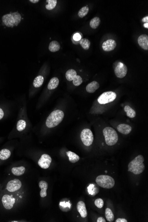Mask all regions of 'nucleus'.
<instances>
[{
	"instance_id": "obj_20",
	"label": "nucleus",
	"mask_w": 148,
	"mask_h": 222,
	"mask_svg": "<svg viewBox=\"0 0 148 222\" xmlns=\"http://www.w3.org/2000/svg\"><path fill=\"white\" fill-rule=\"evenodd\" d=\"M25 171V167L20 166L18 167H14L11 170L12 173L15 176H20L23 175Z\"/></svg>"
},
{
	"instance_id": "obj_32",
	"label": "nucleus",
	"mask_w": 148,
	"mask_h": 222,
	"mask_svg": "<svg viewBox=\"0 0 148 222\" xmlns=\"http://www.w3.org/2000/svg\"><path fill=\"white\" fill-rule=\"evenodd\" d=\"M88 189L89 193L92 196L96 195L98 192V191H96V190H98V189L97 188H95V185L93 184L90 185L88 187Z\"/></svg>"
},
{
	"instance_id": "obj_6",
	"label": "nucleus",
	"mask_w": 148,
	"mask_h": 222,
	"mask_svg": "<svg viewBox=\"0 0 148 222\" xmlns=\"http://www.w3.org/2000/svg\"><path fill=\"white\" fill-rule=\"evenodd\" d=\"M117 97V95L113 91H107L103 93L98 98V101L100 104H106L113 102Z\"/></svg>"
},
{
	"instance_id": "obj_17",
	"label": "nucleus",
	"mask_w": 148,
	"mask_h": 222,
	"mask_svg": "<svg viewBox=\"0 0 148 222\" xmlns=\"http://www.w3.org/2000/svg\"><path fill=\"white\" fill-rule=\"evenodd\" d=\"M99 88V84L97 82L94 81L89 83L86 87V90L89 93H93L98 89Z\"/></svg>"
},
{
	"instance_id": "obj_22",
	"label": "nucleus",
	"mask_w": 148,
	"mask_h": 222,
	"mask_svg": "<svg viewBox=\"0 0 148 222\" xmlns=\"http://www.w3.org/2000/svg\"><path fill=\"white\" fill-rule=\"evenodd\" d=\"M60 48V43L57 41H52L50 43L49 50L50 52H55L59 51Z\"/></svg>"
},
{
	"instance_id": "obj_34",
	"label": "nucleus",
	"mask_w": 148,
	"mask_h": 222,
	"mask_svg": "<svg viewBox=\"0 0 148 222\" xmlns=\"http://www.w3.org/2000/svg\"><path fill=\"white\" fill-rule=\"evenodd\" d=\"M95 204L97 208H101L103 207L104 202L102 199L98 198L95 200Z\"/></svg>"
},
{
	"instance_id": "obj_9",
	"label": "nucleus",
	"mask_w": 148,
	"mask_h": 222,
	"mask_svg": "<svg viewBox=\"0 0 148 222\" xmlns=\"http://www.w3.org/2000/svg\"><path fill=\"white\" fill-rule=\"evenodd\" d=\"M1 201L4 208L7 210L11 209L15 203L14 198L8 194L4 195L2 196Z\"/></svg>"
},
{
	"instance_id": "obj_33",
	"label": "nucleus",
	"mask_w": 148,
	"mask_h": 222,
	"mask_svg": "<svg viewBox=\"0 0 148 222\" xmlns=\"http://www.w3.org/2000/svg\"><path fill=\"white\" fill-rule=\"evenodd\" d=\"M83 83L82 77L80 75H77L75 78L73 80V84L75 86H79Z\"/></svg>"
},
{
	"instance_id": "obj_21",
	"label": "nucleus",
	"mask_w": 148,
	"mask_h": 222,
	"mask_svg": "<svg viewBox=\"0 0 148 222\" xmlns=\"http://www.w3.org/2000/svg\"><path fill=\"white\" fill-rule=\"evenodd\" d=\"M77 75V72L75 70L70 69L68 70L66 73V79L69 81H73Z\"/></svg>"
},
{
	"instance_id": "obj_1",
	"label": "nucleus",
	"mask_w": 148,
	"mask_h": 222,
	"mask_svg": "<svg viewBox=\"0 0 148 222\" xmlns=\"http://www.w3.org/2000/svg\"><path fill=\"white\" fill-rule=\"evenodd\" d=\"M144 161V158L143 156H137L129 164L128 171L135 175L142 173L145 169Z\"/></svg>"
},
{
	"instance_id": "obj_28",
	"label": "nucleus",
	"mask_w": 148,
	"mask_h": 222,
	"mask_svg": "<svg viewBox=\"0 0 148 222\" xmlns=\"http://www.w3.org/2000/svg\"><path fill=\"white\" fill-rule=\"evenodd\" d=\"M105 216L107 221L113 222L114 220V215L111 209L107 208L105 211Z\"/></svg>"
},
{
	"instance_id": "obj_35",
	"label": "nucleus",
	"mask_w": 148,
	"mask_h": 222,
	"mask_svg": "<svg viewBox=\"0 0 148 222\" xmlns=\"http://www.w3.org/2000/svg\"><path fill=\"white\" fill-rule=\"evenodd\" d=\"M82 39L81 35L80 33H76L74 34L72 36V40L75 41L74 43L76 44V42H80V40ZM72 40V41H73Z\"/></svg>"
},
{
	"instance_id": "obj_37",
	"label": "nucleus",
	"mask_w": 148,
	"mask_h": 222,
	"mask_svg": "<svg viewBox=\"0 0 148 222\" xmlns=\"http://www.w3.org/2000/svg\"><path fill=\"white\" fill-rule=\"evenodd\" d=\"M4 113L2 109L0 108V120H1V119L4 117Z\"/></svg>"
},
{
	"instance_id": "obj_30",
	"label": "nucleus",
	"mask_w": 148,
	"mask_h": 222,
	"mask_svg": "<svg viewBox=\"0 0 148 222\" xmlns=\"http://www.w3.org/2000/svg\"><path fill=\"white\" fill-rule=\"evenodd\" d=\"M26 126V121L24 120H20L18 121L17 123V130L18 131H22L23 130H24L25 129Z\"/></svg>"
},
{
	"instance_id": "obj_2",
	"label": "nucleus",
	"mask_w": 148,
	"mask_h": 222,
	"mask_svg": "<svg viewBox=\"0 0 148 222\" xmlns=\"http://www.w3.org/2000/svg\"><path fill=\"white\" fill-rule=\"evenodd\" d=\"M64 116V113L61 110H57L52 112L46 121L47 127L52 128L58 126L62 121Z\"/></svg>"
},
{
	"instance_id": "obj_24",
	"label": "nucleus",
	"mask_w": 148,
	"mask_h": 222,
	"mask_svg": "<svg viewBox=\"0 0 148 222\" xmlns=\"http://www.w3.org/2000/svg\"><path fill=\"white\" fill-rule=\"evenodd\" d=\"M44 78L41 75L37 76L35 79L33 83V85L35 88H40L43 85L44 83Z\"/></svg>"
},
{
	"instance_id": "obj_38",
	"label": "nucleus",
	"mask_w": 148,
	"mask_h": 222,
	"mask_svg": "<svg viewBox=\"0 0 148 222\" xmlns=\"http://www.w3.org/2000/svg\"><path fill=\"white\" fill-rule=\"evenodd\" d=\"M97 222H106L105 219L103 217H99L98 218L97 220Z\"/></svg>"
},
{
	"instance_id": "obj_4",
	"label": "nucleus",
	"mask_w": 148,
	"mask_h": 222,
	"mask_svg": "<svg viewBox=\"0 0 148 222\" xmlns=\"http://www.w3.org/2000/svg\"><path fill=\"white\" fill-rule=\"evenodd\" d=\"M103 134L107 145L112 146L117 143L118 135L115 129L110 127H106L103 130Z\"/></svg>"
},
{
	"instance_id": "obj_15",
	"label": "nucleus",
	"mask_w": 148,
	"mask_h": 222,
	"mask_svg": "<svg viewBox=\"0 0 148 222\" xmlns=\"http://www.w3.org/2000/svg\"><path fill=\"white\" fill-rule=\"evenodd\" d=\"M117 129L120 133L125 135H128L132 131V127L129 125L121 124L117 126Z\"/></svg>"
},
{
	"instance_id": "obj_31",
	"label": "nucleus",
	"mask_w": 148,
	"mask_h": 222,
	"mask_svg": "<svg viewBox=\"0 0 148 222\" xmlns=\"http://www.w3.org/2000/svg\"><path fill=\"white\" fill-rule=\"evenodd\" d=\"M89 11V9L88 6H84L78 12V16L80 18H83L86 16Z\"/></svg>"
},
{
	"instance_id": "obj_27",
	"label": "nucleus",
	"mask_w": 148,
	"mask_h": 222,
	"mask_svg": "<svg viewBox=\"0 0 148 222\" xmlns=\"http://www.w3.org/2000/svg\"><path fill=\"white\" fill-rule=\"evenodd\" d=\"M80 45L82 47L85 49V50H87L89 49L91 45V42L89 40L86 38H83L80 40Z\"/></svg>"
},
{
	"instance_id": "obj_26",
	"label": "nucleus",
	"mask_w": 148,
	"mask_h": 222,
	"mask_svg": "<svg viewBox=\"0 0 148 222\" xmlns=\"http://www.w3.org/2000/svg\"><path fill=\"white\" fill-rule=\"evenodd\" d=\"M101 21L100 18L98 17H95L91 19L90 22V25L91 27L93 29H96L99 26L100 24Z\"/></svg>"
},
{
	"instance_id": "obj_36",
	"label": "nucleus",
	"mask_w": 148,
	"mask_h": 222,
	"mask_svg": "<svg viewBox=\"0 0 148 222\" xmlns=\"http://www.w3.org/2000/svg\"><path fill=\"white\" fill-rule=\"evenodd\" d=\"M116 222H127V220L125 218H119L116 220Z\"/></svg>"
},
{
	"instance_id": "obj_7",
	"label": "nucleus",
	"mask_w": 148,
	"mask_h": 222,
	"mask_svg": "<svg viewBox=\"0 0 148 222\" xmlns=\"http://www.w3.org/2000/svg\"><path fill=\"white\" fill-rule=\"evenodd\" d=\"M81 139L84 145L89 146L94 141V136L91 130L89 129H83L81 133Z\"/></svg>"
},
{
	"instance_id": "obj_10",
	"label": "nucleus",
	"mask_w": 148,
	"mask_h": 222,
	"mask_svg": "<svg viewBox=\"0 0 148 222\" xmlns=\"http://www.w3.org/2000/svg\"><path fill=\"white\" fill-rule=\"evenodd\" d=\"M22 186V182L17 179L10 180L8 183L6 189L9 192L13 193L18 191Z\"/></svg>"
},
{
	"instance_id": "obj_19",
	"label": "nucleus",
	"mask_w": 148,
	"mask_h": 222,
	"mask_svg": "<svg viewBox=\"0 0 148 222\" xmlns=\"http://www.w3.org/2000/svg\"><path fill=\"white\" fill-rule=\"evenodd\" d=\"M67 155L69 157V161L72 163H75L80 160V157L78 155L71 151L67 152Z\"/></svg>"
},
{
	"instance_id": "obj_25",
	"label": "nucleus",
	"mask_w": 148,
	"mask_h": 222,
	"mask_svg": "<svg viewBox=\"0 0 148 222\" xmlns=\"http://www.w3.org/2000/svg\"><path fill=\"white\" fill-rule=\"evenodd\" d=\"M124 111L126 113L127 116L129 118H134L135 117L136 112L129 106H125Z\"/></svg>"
},
{
	"instance_id": "obj_8",
	"label": "nucleus",
	"mask_w": 148,
	"mask_h": 222,
	"mask_svg": "<svg viewBox=\"0 0 148 222\" xmlns=\"http://www.w3.org/2000/svg\"><path fill=\"white\" fill-rule=\"evenodd\" d=\"M128 69L126 66L121 62L118 63L114 68V73L118 78H124L126 75Z\"/></svg>"
},
{
	"instance_id": "obj_3",
	"label": "nucleus",
	"mask_w": 148,
	"mask_h": 222,
	"mask_svg": "<svg viewBox=\"0 0 148 222\" xmlns=\"http://www.w3.org/2000/svg\"><path fill=\"white\" fill-rule=\"evenodd\" d=\"M22 20V16L18 12L11 13L5 15L2 17V21L4 25L8 27L17 26Z\"/></svg>"
},
{
	"instance_id": "obj_11",
	"label": "nucleus",
	"mask_w": 148,
	"mask_h": 222,
	"mask_svg": "<svg viewBox=\"0 0 148 222\" xmlns=\"http://www.w3.org/2000/svg\"><path fill=\"white\" fill-rule=\"evenodd\" d=\"M52 158L49 155L44 154L38 162L39 165L43 169H47L49 168L52 162Z\"/></svg>"
},
{
	"instance_id": "obj_39",
	"label": "nucleus",
	"mask_w": 148,
	"mask_h": 222,
	"mask_svg": "<svg viewBox=\"0 0 148 222\" xmlns=\"http://www.w3.org/2000/svg\"><path fill=\"white\" fill-rule=\"evenodd\" d=\"M142 22L144 23H148V16L145 17L142 19Z\"/></svg>"
},
{
	"instance_id": "obj_18",
	"label": "nucleus",
	"mask_w": 148,
	"mask_h": 222,
	"mask_svg": "<svg viewBox=\"0 0 148 222\" xmlns=\"http://www.w3.org/2000/svg\"><path fill=\"white\" fill-rule=\"evenodd\" d=\"M59 84V80L57 77H53L52 78L47 85V88L49 90L55 89L58 87Z\"/></svg>"
},
{
	"instance_id": "obj_41",
	"label": "nucleus",
	"mask_w": 148,
	"mask_h": 222,
	"mask_svg": "<svg viewBox=\"0 0 148 222\" xmlns=\"http://www.w3.org/2000/svg\"><path fill=\"white\" fill-rule=\"evenodd\" d=\"M144 27L146 29H148V23H144Z\"/></svg>"
},
{
	"instance_id": "obj_23",
	"label": "nucleus",
	"mask_w": 148,
	"mask_h": 222,
	"mask_svg": "<svg viewBox=\"0 0 148 222\" xmlns=\"http://www.w3.org/2000/svg\"><path fill=\"white\" fill-rule=\"evenodd\" d=\"M11 154L10 150L6 149H4L0 151V159L2 161L7 160L10 157Z\"/></svg>"
},
{
	"instance_id": "obj_29",
	"label": "nucleus",
	"mask_w": 148,
	"mask_h": 222,
	"mask_svg": "<svg viewBox=\"0 0 148 222\" xmlns=\"http://www.w3.org/2000/svg\"><path fill=\"white\" fill-rule=\"evenodd\" d=\"M48 4L46 5V8L47 10H51L53 9L57 5V1L56 0H47Z\"/></svg>"
},
{
	"instance_id": "obj_5",
	"label": "nucleus",
	"mask_w": 148,
	"mask_h": 222,
	"mask_svg": "<svg viewBox=\"0 0 148 222\" xmlns=\"http://www.w3.org/2000/svg\"><path fill=\"white\" fill-rule=\"evenodd\" d=\"M96 182L99 186L106 189L112 188L115 185L114 179L108 175H101L98 176L96 179Z\"/></svg>"
},
{
	"instance_id": "obj_13",
	"label": "nucleus",
	"mask_w": 148,
	"mask_h": 222,
	"mask_svg": "<svg viewBox=\"0 0 148 222\" xmlns=\"http://www.w3.org/2000/svg\"><path fill=\"white\" fill-rule=\"evenodd\" d=\"M138 44L142 49L148 50V36L146 34H142L138 38Z\"/></svg>"
},
{
	"instance_id": "obj_12",
	"label": "nucleus",
	"mask_w": 148,
	"mask_h": 222,
	"mask_svg": "<svg viewBox=\"0 0 148 222\" xmlns=\"http://www.w3.org/2000/svg\"><path fill=\"white\" fill-rule=\"evenodd\" d=\"M117 46L116 41L112 39H109L103 43L102 48L105 52H110L115 49Z\"/></svg>"
},
{
	"instance_id": "obj_16",
	"label": "nucleus",
	"mask_w": 148,
	"mask_h": 222,
	"mask_svg": "<svg viewBox=\"0 0 148 222\" xmlns=\"http://www.w3.org/2000/svg\"><path fill=\"white\" fill-rule=\"evenodd\" d=\"M40 188L41 189L40 192V196L42 198L47 196V190L48 188V184L47 182L44 180H41L39 183Z\"/></svg>"
},
{
	"instance_id": "obj_40",
	"label": "nucleus",
	"mask_w": 148,
	"mask_h": 222,
	"mask_svg": "<svg viewBox=\"0 0 148 222\" xmlns=\"http://www.w3.org/2000/svg\"><path fill=\"white\" fill-rule=\"evenodd\" d=\"M29 1L33 3H37L39 1V0H29Z\"/></svg>"
},
{
	"instance_id": "obj_14",
	"label": "nucleus",
	"mask_w": 148,
	"mask_h": 222,
	"mask_svg": "<svg viewBox=\"0 0 148 222\" xmlns=\"http://www.w3.org/2000/svg\"><path fill=\"white\" fill-rule=\"evenodd\" d=\"M77 209L82 218H86L88 216V211L85 203L82 201H80L77 204Z\"/></svg>"
}]
</instances>
